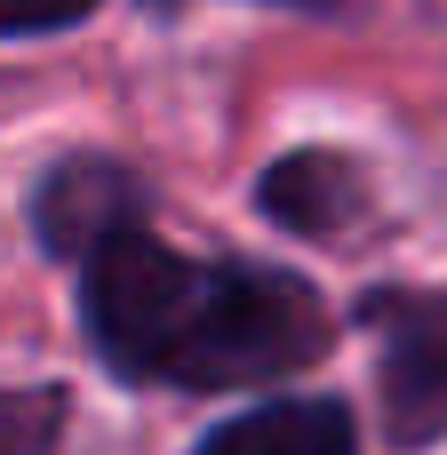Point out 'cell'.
Returning a JSON list of instances; mask_svg holds the SVG:
<instances>
[{
    "label": "cell",
    "mask_w": 447,
    "mask_h": 455,
    "mask_svg": "<svg viewBox=\"0 0 447 455\" xmlns=\"http://www.w3.org/2000/svg\"><path fill=\"white\" fill-rule=\"evenodd\" d=\"M328 344H336V320H328L312 280L272 272V264H208L200 312H192L184 344L168 352L160 384L256 392V384H280V376L312 368Z\"/></svg>",
    "instance_id": "obj_1"
},
{
    "label": "cell",
    "mask_w": 447,
    "mask_h": 455,
    "mask_svg": "<svg viewBox=\"0 0 447 455\" xmlns=\"http://www.w3.org/2000/svg\"><path fill=\"white\" fill-rule=\"evenodd\" d=\"M200 288H208V264L176 256L168 240H152L144 224L104 240L88 264H80V320H88V344L112 376H136V384H160L168 352L184 344L192 312H200Z\"/></svg>",
    "instance_id": "obj_2"
},
{
    "label": "cell",
    "mask_w": 447,
    "mask_h": 455,
    "mask_svg": "<svg viewBox=\"0 0 447 455\" xmlns=\"http://www.w3.org/2000/svg\"><path fill=\"white\" fill-rule=\"evenodd\" d=\"M368 320L384 336L376 392H384V440L424 448L447 432V288H392L368 296Z\"/></svg>",
    "instance_id": "obj_3"
},
{
    "label": "cell",
    "mask_w": 447,
    "mask_h": 455,
    "mask_svg": "<svg viewBox=\"0 0 447 455\" xmlns=\"http://www.w3.org/2000/svg\"><path fill=\"white\" fill-rule=\"evenodd\" d=\"M136 224H144V184H136L120 160H104V152L56 160V168L40 176V192H32V232H40V248H48V256H72V264H88L104 240H120V232H136Z\"/></svg>",
    "instance_id": "obj_4"
},
{
    "label": "cell",
    "mask_w": 447,
    "mask_h": 455,
    "mask_svg": "<svg viewBox=\"0 0 447 455\" xmlns=\"http://www.w3.org/2000/svg\"><path fill=\"white\" fill-rule=\"evenodd\" d=\"M256 200H264V216H272L280 232H296V240H328V232L360 224V208H368V176H360L344 152H288V160L264 168Z\"/></svg>",
    "instance_id": "obj_5"
},
{
    "label": "cell",
    "mask_w": 447,
    "mask_h": 455,
    "mask_svg": "<svg viewBox=\"0 0 447 455\" xmlns=\"http://www.w3.org/2000/svg\"><path fill=\"white\" fill-rule=\"evenodd\" d=\"M200 455H360V424L344 400H264L216 424Z\"/></svg>",
    "instance_id": "obj_6"
},
{
    "label": "cell",
    "mask_w": 447,
    "mask_h": 455,
    "mask_svg": "<svg viewBox=\"0 0 447 455\" xmlns=\"http://www.w3.org/2000/svg\"><path fill=\"white\" fill-rule=\"evenodd\" d=\"M72 424L56 384H0V455H56Z\"/></svg>",
    "instance_id": "obj_7"
},
{
    "label": "cell",
    "mask_w": 447,
    "mask_h": 455,
    "mask_svg": "<svg viewBox=\"0 0 447 455\" xmlns=\"http://www.w3.org/2000/svg\"><path fill=\"white\" fill-rule=\"evenodd\" d=\"M96 0H0V40H32V32H64L80 24Z\"/></svg>",
    "instance_id": "obj_8"
},
{
    "label": "cell",
    "mask_w": 447,
    "mask_h": 455,
    "mask_svg": "<svg viewBox=\"0 0 447 455\" xmlns=\"http://www.w3.org/2000/svg\"><path fill=\"white\" fill-rule=\"evenodd\" d=\"M296 8H328V0H296Z\"/></svg>",
    "instance_id": "obj_9"
}]
</instances>
